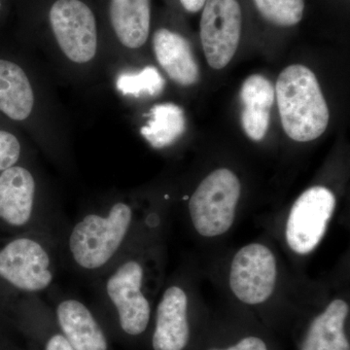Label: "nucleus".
I'll use <instances>...</instances> for the list:
<instances>
[{
	"label": "nucleus",
	"instance_id": "nucleus-25",
	"mask_svg": "<svg viewBox=\"0 0 350 350\" xmlns=\"http://www.w3.org/2000/svg\"><path fill=\"white\" fill-rule=\"evenodd\" d=\"M206 0H180L182 6L189 12H199L200 9L204 8Z\"/></svg>",
	"mask_w": 350,
	"mask_h": 350
},
{
	"label": "nucleus",
	"instance_id": "nucleus-16",
	"mask_svg": "<svg viewBox=\"0 0 350 350\" xmlns=\"http://www.w3.org/2000/svg\"><path fill=\"white\" fill-rule=\"evenodd\" d=\"M33 105V91L25 71L12 62L0 59V111L23 121L31 115Z\"/></svg>",
	"mask_w": 350,
	"mask_h": 350
},
{
	"label": "nucleus",
	"instance_id": "nucleus-14",
	"mask_svg": "<svg viewBox=\"0 0 350 350\" xmlns=\"http://www.w3.org/2000/svg\"><path fill=\"white\" fill-rule=\"evenodd\" d=\"M349 306L344 300H334L324 312L310 322L300 350H350L345 323Z\"/></svg>",
	"mask_w": 350,
	"mask_h": 350
},
{
	"label": "nucleus",
	"instance_id": "nucleus-7",
	"mask_svg": "<svg viewBox=\"0 0 350 350\" xmlns=\"http://www.w3.org/2000/svg\"><path fill=\"white\" fill-rule=\"evenodd\" d=\"M241 25L238 0H206L200 19V40L211 68L222 69L232 61L238 50Z\"/></svg>",
	"mask_w": 350,
	"mask_h": 350
},
{
	"label": "nucleus",
	"instance_id": "nucleus-20",
	"mask_svg": "<svg viewBox=\"0 0 350 350\" xmlns=\"http://www.w3.org/2000/svg\"><path fill=\"white\" fill-rule=\"evenodd\" d=\"M241 98L244 107L269 111L275 103V87L264 76H250L241 88Z\"/></svg>",
	"mask_w": 350,
	"mask_h": 350
},
{
	"label": "nucleus",
	"instance_id": "nucleus-5",
	"mask_svg": "<svg viewBox=\"0 0 350 350\" xmlns=\"http://www.w3.org/2000/svg\"><path fill=\"white\" fill-rule=\"evenodd\" d=\"M51 27L59 48L76 64L96 56L98 31L93 11L81 0H57L50 9Z\"/></svg>",
	"mask_w": 350,
	"mask_h": 350
},
{
	"label": "nucleus",
	"instance_id": "nucleus-17",
	"mask_svg": "<svg viewBox=\"0 0 350 350\" xmlns=\"http://www.w3.org/2000/svg\"><path fill=\"white\" fill-rule=\"evenodd\" d=\"M150 120L142 129V135L156 149L174 144L186 128L183 109L174 103H162L152 108Z\"/></svg>",
	"mask_w": 350,
	"mask_h": 350
},
{
	"label": "nucleus",
	"instance_id": "nucleus-22",
	"mask_svg": "<svg viewBox=\"0 0 350 350\" xmlns=\"http://www.w3.org/2000/svg\"><path fill=\"white\" fill-rule=\"evenodd\" d=\"M21 145L12 133L0 131V172L13 167L19 161Z\"/></svg>",
	"mask_w": 350,
	"mask_h": 350
},
{
	"label": "nucleus",
	"instance_id": "nucleus-11",
	"mask_svg": "<svg viewBox=\"0 0 350 350\" xmlns=\"http://www.w3.org/2000/svg\"><path fill=\"white\" fill-rule=\"evenodd\" d=\"M36 180L29 170L13 165L0 174V221L25 227L33 215Z\"/></svg>",
	"mask_w": 350,
	"mask_h": 350
},
{
	"label": "nucleus",
	"instance_id": "nucleus-3",
	"mask_svg": "<svg viewBox=\"0 0 350 350\" xmlns=\"http://www.w3.org/2000/svg\"><path fill=\"white\" fill-rule=\"evenodd\" d=\"M241 183L232 170H214L196 189L189 202L196 231L206 238L221 236L234 224Z\"/></svg>",
	"mask_w": 350,
	"mask_h": 350
},
{
	"label": "nucleus",
	"instance_id": "nucleus-15",
	"mask_svg": "<svg viewBox=\"0 0 350 350\" xmlns=\"http://www.w3.org/2000/svg\"><path fill=\"white\" fill-rule=\"evenodd\" d=\"M110 19L120 42L131 49L142 47L150 32V0H111Z\"/></svg>",
	"mask_w": 350,
	"mask_h": 350
},
{
	"label": "nucleus",
	"instance_id": "nucleus-6",
	"mask_svg": "<svg viewBox=\"0 0 350 350\" xmlns=\"http://www.w3.org/2000/svg\"><path fill=\"white\" fill-rule=\"evenodd\" d=\"M336 197L322 186L308 189L297 199L288 216L286 241L294 252L305 255L319 245L336 207Z\"/></svg>",
	"mask_w": 350,
	"mask_h": 350
},
{
	"label": "nucleus",
	"instance_id": "nucleus-10",
	"mask_svg": "<svg viewBox=\"0 0 350 350\" xmlns=\"http://www.w3.org/2000/svg\"><path fill=\"white\" fill-rule=\"evenodd\" d=\"M187 295L180 287L165 290L157 308L154 350H184L190 340Z\"/></svg>",
	"mask_w": 350,
	"mask_h": 350
},
{
	"label": "nucleus",
	"instance_id": "nucleus-21",
	"mask_svg": "<svg viewBox=\"0 0 350 350\" xmlns=\"http://www.w3.org/2000/svg\"><path fill=\"white\" fill-rule=\"evenodd\" d=\"M243 130L252 140L260 142L266 135L269 126V110L244 107L241 116Z\"/></svg>",
	"mask_w": 350,
	"mask_h": 350
},
{
	"label": "nucleus",
	"instance_id": "nucleus-13",
	"mask_svg": "<svg viewBox=\"0 0 350 350\" xmlns=\"http://www.w3.org/2000/svg\"><path fill=\"white\" fill-rule=\"evenodd\" d=\"M57 319L64 337L75 350H107L103 331L82 301L66 299L57 308Z\"/></svg>",
	"mask_w": 350,
	"mask_h": 350
},
{
	"label": "nucleus",
	"instance_id": "nucleus-12",
	"mask_svg": "<svg viewBox=\"0 0 350 350\" xmlns=\"http://www.w3.org/2000/svg\"><path fill=\"white\" fill-rule=\"evenodd\" d=\"M153 47L157 61L177 84L190 86L199 81V66L187 39L161 29L154 34Z\"/></svg>",
	"mask_w": 350,
	"mask_h": 350
},
{
	"label": "nucleus",
	"instance_id": "nucleus-19",
	"mask_svg": "<svg viewBox=\"0 0 350 350\" xmlns=\"http://www.w3.org/2000/svg\"><path fill=\"white\" fill-rule=\"evenodd\" d=\"M262 17L278 27H292L301 22L305 0H254Z\"/></svg>",
	"mask_w": 350,
	"mask_h": 350
},
{
	"label": "nucleus",
	"instance_id": "nucleus-23",
	"mask_svg": "<svg viewBox=\"0 0 350 350\" xmlns=\"http://www.w3.org/2000/svg\"><path fill=\"white\" fill-rule=\"evenodd\" d=\"M208 350H269L268 345L261 338L248 336L238 340L236 344L224 349H211Z\"/></svg>",
	"mask_w": 350,
	"mask_h": 350
},
{
	"label": "nucleus",
	"instance_id": "nucleus-18",
	"mask_svg": "<svg viewBox=\"0 0 350 350\" xmlns=\"http://www.w3.org/2000/svg\"><path fill=\"white\" fill-rule=\"evenodd\" d=\"M165 79L155 66H146L137 73L124 72L117 79V89L124 96H156L162 93Z\"/></svg>",
	"mask_w": 350,
	"mask_h": 350
},
{
	"label": "nucleus",
	"instance_id": "nucleus-26",
	"mask_svg": "<svg viewBox=\"0 0 350 350\" xmlns=\"http://www.w3.org/2000/svg\"><path fill=\"white\" fill-rule=\"evenodd\" d=\"M0 8H1V1H0Z\"/></svg>",
	"mask_w": 350,
	"mask_h": 350
},
{
	"label": "nucleus",
	"instance_id": "nucleus-1",
	"mask_svg": "<svg viewBox=\"0 0 350 350\" xmlns=\"http://www.w3.org/2000/svg\"><path fill=\"white\" fill-rule=\"evenodd\" d=\"M280 119L285 133L299 142L323 135L330 113L317 76L301 64L283 69L275 88Z\"/></svg>",
	"mask_w": 350,
	"mask_h": 350
},
{
	"label": "nucleus",
	"instance_id": "nucleus-24",
	"mask_svg": "<svg viewBox=\"0 0 350 350\" xmlns=\"http://www.w3.org/2000/svg\"><path fill=\"white\" fill-rule=\"evenodd\" d=\"M45 350H75L63 335H55L48 340Z\"/></svg>",
	"mask_w": 350,
	"mask_h": 350
},
{
	"label": "nucleus",
	"instance_id": "nucleus-9",
	"mask_svg": "<svg viewBox=\"0 0 350 350\" xmlns=\"http://www.w3.org/2000/svg\"><path fill=\"white\" fill-rule=\"evenodd\" d=\"M276 276L273 253L261 243H251L238 251L232 259L230 287L239 301L258 305L273 294Z\"/></svg>",
	"mask_w": 350,
	"mask_h": 350
},
{
	"label": "nucleus",
	"instance_id": "nucleus-4",
	"mask_svg": "<svg viewBox=\"0 0 350 350\" xmlns=\"http://www.w3.org/2000/svg\"><path fill=\"white\" fill-rule=\"evenodd\" d=\"M0 280L23 293H40L54 280L52 257L31 237H18L0 246Z\"/></svg>",
	"mask_w": 350,
	"mask_h": 350
},
{
	"label": "nucleus",
	"instance_id": "nucleus-8",
	"mask_svg": "<svg viewBox=\"0 0 350 350\" xmlns=\"http://www.w3.org/2000/svg\"><path fill=\"white\" fill-rule=\"evenodd\" d=\"M144 269L137 260H129L108 275L105 292L118 312L120 325L128 335L138 336L148 327L151 306L142 292Z\"/></svg>",
	"mask_w": 350,
	"mask_h": 350
},
{
	"label": "nucleus",
	"instance_id": "nucleus-2",
	"mask_svg": "<svg viewBox=\"0 0 350 350\" xmlns=\"http://www.w3.org/2000/svg\"><path fill=\"white\" fill-rule=\"evenodd\" d=\"M133 221V208L123 202L112 204L107 213L87 214L69 234L73 262L86 271L107 268L121 250Z\"/></svg>",
	"mask_w": 350,
	"mask_h": 350
}]
</instances>
